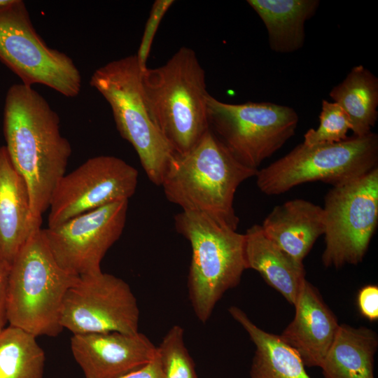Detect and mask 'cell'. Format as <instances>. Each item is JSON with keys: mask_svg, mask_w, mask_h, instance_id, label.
<instances>
[{"mask_svg": "<svg viewBox=\"0 0 378 378\" xmlns=\"http://www.w3.org/2000/svg\"><path fill=\"white\" fill-rule=\"evenodd\" d=\"M59 123L58 114L31 86L8 88L3 117L5 147L27 185L32 216L41 222L72 151Z\"/></svg>", "mask_w": 378, "mask_h": 378, "instance_id": "obj_1", "label": "cell"}, {"mask_svg": "<svg viewBox=\"0 0 378 378\" xmlns=\"http://www.w3.org/2000/svg\"><path fill=\"white\" fill-rule=\"evenodd\" d=\"M257 171L238 161L209 129L190 150L174 153L161 186L167 200L182 211L206 214L237 230L235 192Z\"/></svg>", "mask_w": 378, "mask_h": 378, "instance_id": "obj_2", "label": "cell"}, {"mask_svg": "<svg viewBox=\"0 0 378 378\" xmlns=\"http://www.w3.org/2000/svg\"><path fill=\"white\" fill-rule=\"evenodd\" d=\"M150 115L174 153L190 150L209 130L205 71L195 51L180 48L161 66L141 71Z\"/></svg>", "mask_w": 378, "mask_h": 378, "instance_id": "obj_3", "label": "cell"}, {"mask_svg": "<svg viewBox=\"0 0 378 378\" xmlns=\"http://www.w3.org/2000/svg\"><path fill=\"white\" fill-rule=\"evenodd\" d=\"M79 276L64 270L37 230L22 248L8 274L7 320L36 337H56L68 289Z\"/></svg>", "mask_w": 378, "mask_h": 378, "instance_id": "obj_4", "label": "cell"}, {"mask_svg": "<svg viewBox=\"0 0 378 378\" xmlns=\"http://www.w3.org/2000/svg\"><path fill=\"white\" fill-rule=\"evenodd\" d=\"M174 220L178 232L190 244L188 297L194 314L204 323L246 270L245 235L202 213L182 211Z\"/></svg>", "mask_w": 378, "mask_h": 378, "instance_id": "obj_5", "label": "cell"}, {"mask_svg": "<svg viewBox=\"0 0 378 378\" xmlns=\"http://www.w3.org/2000/svg\"><path fill=\"white\" fill-rule=\"evenodd\" d=\"M141 71L136 55H130L97 69L90 84L110 105L118 131L136 150L149 180L161 186L174 153L150 115Z\"/></svg>", "mask_w": 378, "mask_h": 378, "instance_id": "obj_6", "label": "cell"}, {"mask_svg": "<svg viewBox=\"0 0 378 378\" xmlns=\"http://www.w3.org/2000/svg\"><path fill=\"white\" fill-rule=\"evenodd\" d=\"M377 163L378 136L371 132L337 143L307 146L302 142L258 169L255 176L262 192L276 195L312 181L336 186L371 171Z\"/></svg>", "mask_w": 378, "mask_h": 378, "instance_id": "obj_7", "label": "cell"}, {"mask_svg": "<svg viewBox=\"0 0 378 378\" xmlns=\"http://www.w3.org/2000/svg\"><path fill=\"white\" fill-rule=\"evenodd\" d=\"M209 129L241 164L255 170L295 133L299 116L290 106L272 102L207 101Z\"/></svg>", "mask_w": 378, "mask_h": 378, "instance_id": "obj_8", "label": "cell"}, {"mask_svg": "<svg viewBox=\"0 0 378 378\" xmlns=\"http://www.w3.org/2000/svg\"><path fill=\"white\" fill-rule=\"evenodd\" d=\"M323 209V265L339 268L362 262L378 223V167L333 186Z\"/></svg>", "mask_w": 378, "mask_h": 378, "instance_id": "obj_9", "label": "cell"}, {"mask_svg": "<svg viewBox=\"0 0 378 378\" xmlns=\"http://www.w3.org/2000/svg\"><path fill=\"white\" fill-rule=\"evenodd\" d=\"M0 61L23 85L41 84L67 97L77 96L81 75L65 53L49 47L36 31L25 3L0 7Z\"/></svg>", "mask_w": 378, "mask_h": 378, "instance_id": "obj_10", "label": "cell"}, {"mask_svg": "<svg viewBox=\"0 0 378 378\" xmlns=\"http://www.w3.org/2000/svg\"><path fill=\"white\" fill-rule=\"evenodd\" d=\"M139 308L129 284L102 271L80 276L68 289L61 325L73 335L139 332Z\"/></svg>", "mask_w": 378, "mask_h": 378, "instance_id": "obj_11", "label": "cell"}, {"mask_svg": "<svg viewBox=\"0 0 378 378\" xmlns=\"http://www.w3.org/2000/svg\"><path fill=\"white\" fill-rule=\"evenodd\" d=\"M138 172L112 155L91 158L64 174L52 194L48 227L113 202L129 200L135 192Z\"/></svg>", "mask_w": 378, "mask_h": 378, "instance_id": "obj_12", "label": "cell"}, {"mask_svg": "<svg viewBox=\"0 0 378 378\" xmlns=\"http://www.w3.org/2000/svg\"><path fill=\"white\" fill-rule=\"evenodd\" d=\"M128 201L113 202L57 226L42 228L46 243L57 264L78 276L101 272L102 259L122 234Z\"/></svg>", "mask_w": 378, "mask_h": 378, "instance_id": "obj_13", "label": "cell"}, {"mask_svg": "<svg viewBox=\"0 0 378 378\" xmlns=\"http://www.w3.org/2000/svg\"><path fill=\"white\" fill-rule=\"evenodd\" d=\"M70 347L85 378H122L149 363L157 351L139 331L73 335Z\"/></svg>", "mask_w": 378, "mask_h": 378, "instance_id": "obj_14", "label": "cell"}, {"mask_svg": "<svg viewBox=\"0 0 378 378\" xmlns=\"http://www.w3.org/2000/svg\"><path fill=\"white\" fill-rule=\"evenodd\" d=\"M294 306V318L279 337L298 354L304 366L321 367L339 330L337 319L307 280Z\"/></svg>", "mask_w": 378, "mask_h": 378, "instance_id": "obj_15", "label": "cell"}, {"mask_svg": "<svg viewBox=\"0 0 378 378\" xmlns=\"http://www.w3.org/2000/svg\"><path fill=\"white\" fill-rule=\"evenodd\" d=\"M31 214L29 192L10 161L5 146L0 147V269L7 272L31 235L41 227Z\"/></svg>", "mask_w": 378, "mask_h": 378, "instance_id": "obj_16", "label": "cell"}, {"mask_svg": "<svg viewBox=\"0 0 378 378\" xmlns=\"http://www.w3.org/2000/svg\"><path fill=\"white\" fill-rule=\"evenodd\" d=\"M264 234L295 260L302 262L325 230L323 207L303 199L273 208L264 219Z\"/></svg>", "mask_w": 378, "mask_h": 378, "instance_id": "obj_17", "label": "cell"}, {"mask_svg": "<svg viewBox=\"0 0 378 378\" xmlns=\"http://www.w3.org/2000/svg\"><path fill=\"white\" fill-rule=\"evenodd\" d=\"M244 235L246 269L257 271L270 286L295 305L306 281L303 263L270 240L260 225H252Z\"/></svg>", "mask_w": 378, "mask_h": 378, "instance_id": "obj_18", "label": "cell"}, {"mask_svg": "<svg viewBox=\"0 0 378 378\" xmlns=\"http://www.w3.org/2000/svg\"><path fill=\"white\" fill-rule=\"evenodd\" d=\"M264 23L272 50L291 53L303 47L305 23L316 13L318 0H247Z\"/></svg>", "mask_w": 378, "mask_h": 378, "instance_id": "obj_19", "label": "cell"}, {"mask_svg": "<svg viewBox=\"0 0 378 378\" xmlns=\"http://www.w3.org/2000/svg\"><path fill=\"white\" fill-rule=\"evenodd\" d=\"M232 317L248 333L255 346L251 378H310L298 354L279 335L258 327L240 308L228 309Z\"/></svg>", "mask_w": 378, "mask_h": 378, "instance_id": "obj_20", "label": "cell"}, {"mask_svg": "<svg viewBox=\"0 0 378 378\" xmlns=\"http://www.w3.org/2000/svg\"><path fill=\"white\" fill-rule=\"evenodd\" d=\"M377 333L366 327L340 325L322 365L324 378H374Z\"/></svg>", "mask_w": 378, "mask_h": 378, "instance_id": "obj_21", "label": "cell"}, {"mask_svg": "<svg viewBox=\"0 0 378 378\" xmlns=\"http://www.w3.org/2000/svg\"><path fill=\"white\" fill-rule=\"evenodd\" d=\"M329 96L347 114L354 136L372 132L378 118V78L370 70L361 64L354 66Z\"/></svg>", "mask_w": 378, "mask_h": 378, "instance_id": "obj_22", "label": "cell"}, {"mask_svg": "<svg viewBox=\"0 0 378 378\" xmlns=\"http://www.w3.org/2000/svg\"><path fill=\"white\" fill-rule=\"evenodd\" d=\"M45 360L34 335L10 325L0 332V378H43Z\"/></svg>", "mask_w": 378, "mask_h": 378, "instance_id": "obj_23", "label": "cell"}, {"mask_svg": "<svg viewBox=\"0 0 378 378\" xmlns=\"http://www.w3.org/2000/svg\"><path fill=\"white\" fill-rule=\"evenodd\" d=\"M164 378H198L184 341V330L173 326L157 346Z\"/></svg>", "mask_w": 378, "mask_h": 378, "instance_id": "obj_24", "label": "cell"}, {"mask_svg": "<svg viewBox=\"0 0 378 378\" xmlns=\"http://www.w3.org/2000/svg\"><path fill=\"white\" fill-rule=\"evenodd\" d=\"M349 130L351 125L346 112L337 103L323 99L318 127L308 130L302 143L314 146L340 142L348 138Z\"/></svg>", "mask_w": 378, "mask_h": 378, "instance_id": "obj_25", "label": "cell"}, {"mask_svg": "<svg viewBox=\"0 0 378 378\" xmlns=\"http://www.w3.org/2000/svg\"><path fill=\"white\" fill-rule=\"evenodd\" d=\"M174 3V0H156L152 6L137 53L135 55L142 71L147 68L146 62L160 23Z\"/></svg>", "mask_w": 378, "mask_h": 378, "instance_id": "obj_26", "label": "cell"}, {"mask_svg": "<svg viewBox=\"0 0 378 378\" xmlns=\"http://www.w3.org/2000/svg\"><path fill=\"white\" fill-rule=\"evenodd\" d=\"M358 305L360 313L370 321L378 318V287L368 285L363 287L358 295Z\"/></svg>", "mask_w": 378, "mask_h": 378, "instance_id": "obj_27", "label": "cell"}, {"mask_svg": "<svg viewBox=\"0 0 378 378\" xmlns=\"http://www.w3.org/2000/svg\"><path fill=\"white\" fill-rule=\"evenodd\" d=\"M122 378H164L158 352L146 365Z\"/></svg>", "mask_w": 378, "mask_h": 378, "instance_id": "obj_28", "label": "cell"}, {"mask_svg": "<svg viewBox=\"0 0 378 378\" xmlns=\"http://www.w3.org/2000/svg\"><path fill=\"white\" fill-rule=\"evenodd\" d=\"M8 273L0 269V332L6 328L7 320Z\"/></svg>", "mask_w": 378, "mask_h": 378, "instance_id": "obj_29", "label": "cell"}, {"mask_svg": "<svg viewBox=\"0 0 378 378\" xmlns=\"http://www.w3.org/2000/svg\"><path fill=\"white\" fill-rule=\"evenodd\" d=\"M10 1L11 0H0V7L9 4Z\"/></svg>", "mask_w": 378, "mask_h": 378, "instance_id": "obj_30", "label": "cell"}]
</instances>
